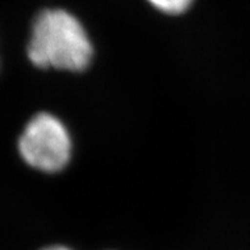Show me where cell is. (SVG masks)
<instances>
[{
	"label": "cell",
	"mask_w": 250,
	"mask_h": 250,
	"mask_svg": "<svg viewBox=\"0 0 250 250\" xmlns=\"http://www.w3.org/2000/svg\"><path fill=\"white\" fill-rule=\"evenodd\" d=\"M27 55L40 68L81 72L91 62L92 43L73 14L47 9L33 21Z\"/></svg>",
	"instance_id": "6da1fadb"
},
{
	"label": "cell",
	"mask_w": 250,
	"mask_h": 250,
	"mask_svg": "<svg viewBox=\"0 0 250 250\" xmlns=\"http://www.w3.org/2000/svg\"><path fill=\"white\" fill-rule=\"evenodd\" d=\"M21 157L31 167L56 172L66 166L72 153L69 133L59 119L41 112L31 119L18 142Z\"/></svg>",
	"instance_id": "7a4b0ae2"
},
{
	"label": "cell",
	"mask_w": 250,
	"mask_h": 250,
	"mask_svg": "<svg viewBox=\"0 0 250 250\" xmlns=\"http://www.w3.org/2000/svg\"><path fill=\"white\" fill-rule=\"evenodd\" d=\"M158 10L168 14L183 13L190 7L193 0H148Z\"/></svg>",
	"instance_id": "3957f363"
},
{
	"label": "cell",
	"mask_w": 250,
	"mask_h": 250,
	"mask_svg": "<svg viewBox=\"0 0 250 250\" xmlns=\"http://www.w3.org/2000/svg\"><path fill=\"white\" fill-rule=\"evenodd\" d=\"M42 250H70L65 247H49V248H45Z\"/></svg>",
	"instance_id": "277c9868"
}]
</instances>
